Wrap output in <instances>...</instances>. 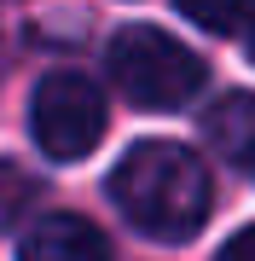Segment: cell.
<instances>
[{"label":"cell","mask_w":255,"mask_h":261,"mask_svg":"<svg viewBox=\"0 0 255 261\" xmlns=\"http://www.w3.org/2000/svg\"><path fill=\"white\" fill-rule=\"evenodd\" d=\"M110 75H116V87H122L133 105H145V111H174V105L197 99L203 58L191 47H180L168 29L128 23L122 35L110 41Z\"/></svg>","instance_id":"7a4b0ae2"},{"label":"cell","mask_w":255,"mask_h":261,"mask_svg":"<svg viewBox=\"0 0 255 261\" xmlns=\"http://www.w3.org/2000/svg\"><path fill=\"white\" fill-rule=\"evenodd\" d=\"M23 192H29V180L12 174V163H0V197H23Z\"/></svg>","instance_id":"ba28073f"},{"label":"cell","mask_w":255,"mask_h":261,"mask_svg":"<svg viewBox=\"0 0 255 261\" xmlns=\"http://www.w3.org/2000/svg\"><path fill=\"white\" fill-rule=\"evenodd\" d=\"M209 140L215 151H226V157H249L255 151V99L232 93L215 105V116H209Z\"/></svg>","instance_id":"5b68a950"},{"label":"cell","mask_w":255,"mask_h":261,"mask_svg":"<svg viewBox=\"0 0 255 261\" xmlns=\"http://www.w3.org/2000/svg\"><path fill=\"white\" fill-rule=\"evenodd\" d=\"M23 261H110V244L81 215H47L23 232Z\"/></svg>","instance_id":"277c9868"},{"label":"cell","mask_w":255,"mask_h":261,"mask_svg":"<svg viewBox=\"0 0 255 261\" xmlns=\"http://www.w3.org/2000/svg\"><path fill=\"white\" fill-rule=\"evenodd\" d=\"M220 261H255V226H244L238 238H226V250H220Z\"/></svg>","instance_id":"52a82bcc"},{"label":"cell","mask_w":255,"mask_h":261,"mask_svg":"<svg viewBox=\"0 0 255 261\" xmlns=\"http://www.w3.org/2000/svg\"><path fill=\"white\" fill-rule=\"evenodd\" d=\"M180 12H186L191 23H203V29H215V35H226V29H238L249 18V6L255 0H174Z\"/></svg>","instance_id":"8992f818"},{"label":"cell","mask_w":255,"mask_h":261,"mask_svg":"<svg viewBox=\"0 0 255 261\" xmlns=\"http://www.w3.org/2000/svg\"><path fill=\"white\" fill-rule=\"evenodd\" d=\"M244 47H249V58H255V6H249V18H244Z\"/></svg>","instance_id":"9c48e42d"},{"label":"cell","mask_w":255,"mask_h":261,"mask_svg":"<svg viewBox=\"0 0 255 261\" xmlns=\"http://www.w3.org/2000/svg\"><path fill=\"white\" fill-rule=\"evenodd\" d=\"M249 163H255V151H249Z\"/></svg>","instance_id":"30bf717a"},{"label":"cell","mask_w":255,"mask_h":261,"mask_svg":"<svg viewBox=\"0 0 255 261\" xmlns=\"http://www.w3.org/2000/svg\"><path fill=\"white\" fill-rule=\"evenodd\" d=\"M29 128H35V145L47 157H58V163L87 157L104 140V93H99V82L81 75V70H52L35 87Z\"/></svg>","instance_id":"3957f363"},{"label":"cell","mask_w":255,"mask_h":261,"mask_svg":"<svg viewBox=\"0 0 255 261\" xmlns=\"http://www.w3.org/2000/svg\"><path fill=\"white\" fill-rule=\"evenodd\" d=\"M110 197L139 232L151 238H191L209 221V168L191 145L151 140L133 145L110 174Z\"/></svg>","instance_id":"6da1fadb"}]
</instances>
